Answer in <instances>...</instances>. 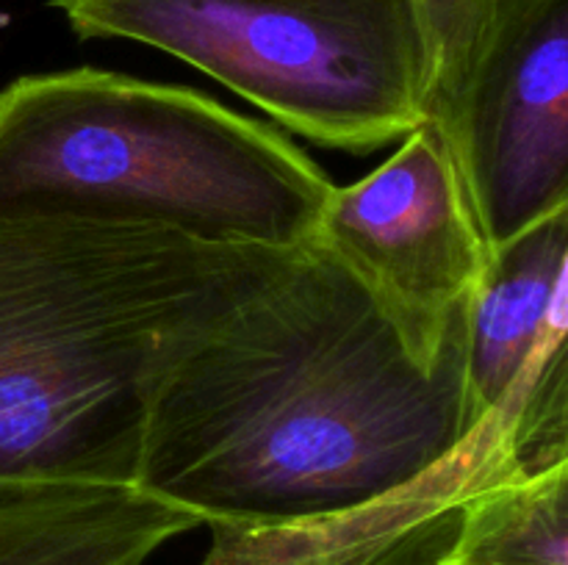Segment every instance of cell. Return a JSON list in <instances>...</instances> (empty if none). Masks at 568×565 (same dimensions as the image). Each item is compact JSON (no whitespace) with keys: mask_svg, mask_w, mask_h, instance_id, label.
<instances>
[{"mask_svg":"<svg viewBox=\"0 0 568 565\" xmlns=\"http://www.w3.org/2000/svg\"><path fill=\"white\" fill-rule=\"evenodd\" d=\"M503 0H410L430 55L427 120L444 133L453 125L477 59L488 42Z\"/></svg>","mask_w":568,"mask_h":565,"instance_id":"cell-10","label":"cell"},{"mask_svg":"<svg viewBox=\"0 0 568 565\" xmlns=\"http://www.w3.org/2000/svg\"><path fill=\"white\" fill-rule=\"evenodd\" d=\"M471 430L466 327L422 366L311 242L166 371L136 487L211 530H303L422 491Z\"/></svg>","mask_w":568,"mask_h":565,"instance_id":"cell-1","label":"cell"},{"mask_svg":"<svg viewBox=\"0 0 568 565\" xmlns=\"http://www.w3.org/2000/svg\"><path fill=\"white\" fill-rule=\"evenodd\" d=\"M449 138L488 247L568 208V0H503Z\"/></svg>","mask_w":568,"mask_h":565,"instance_id":"cell-6","label":"cell"},{"mask_svg":"<svg viewBox=\"0 0 568 565\" xmlns=\"http://www.w3.org/2000/svg\"><path fill=\"white\" fill-rule=\"evenodd\" d=\"M194 526L136 485L0 487V565H144Z\"/></svg>","mask_w":568,"mask_h":565,"instance_id":"cell-8","label":"cell"},{"mask_svg":"<svg viewBox=\"0 0 568 565\" xmlns=\"http://www.w3.org/2000/svg\"><path fill=\"white\" fill-rule=\"evenodd\" d=\"M333 186L281 131L194 89L81 66L0 92V205L294 253Z\"/></svg>","mask_w":568,"mask_h":565,"instance_id":"cell-3","label":"cell"},{"mask_svg":"<svg viewBox=\"0 0 568 565\" xmlns=\"http://www.w3.org/2000/svg\"><path fill=\"white\" fill-rule=\"evenodd\" d=\"M314 242L366 288L422 366H436L466 327L491 255L433 120L399 138L375 172L333 186Z\"/></svg>","mask_w":568,"mask_h":565,"instance_id":"cell-5","label":"cell"},{"mask_svg":"<svg viewBox=\"0 0 568 565\" xmlns=\"http://www.w3.org/2000/svg\"><path fill=\"white\" fill-rule=\"evenodd\" d=\"M566 269L568 208L488 255L466 314V397L475 427L566 341Z\"/></svg>","mask_w":568,"mask_h":565,"instance_id":"cell-7","label":"cell"},{"mask_svg":"<svg viewBox=\"0 0 568 565\" xmlns=\"http://www.w3.org/2000/svg\"><path fill=\"white\" fill-rule=\"evenodd\" d=\"M81 39L186 61L277 125L347 153L427 120L430 55L410 0H50Z\"/></svg>","mask_w":568,"mask_h":565,"instance_id":"cell-4","label":"cell"},{"mask_svg":"<svg viewBox=\"0 0 568 565\" xmlns=\"http://www.w3.org/2000/svg\"><path fill=\"white\" fill-rule=\"evenodd\" d=\"M294 253L0 205V487L136 485L166 371Z\"/></svg>","mask_w":568,"mask_h":565,"instance_id":"cell-2","label":"cell"},{"mask_svg":"<svg viewBox=\"0 0 568 565\" xmlns=\"http://www.w3.org/2000/svg\"><path fill=\"white\" fill-rule=\"evenodd\" d=\"M433 565H568V458L466 499Z\"/></svg>","mask_w":568,"mask_h":565,"instance_id":"cell-9","label":"cell"}]
</instances>
